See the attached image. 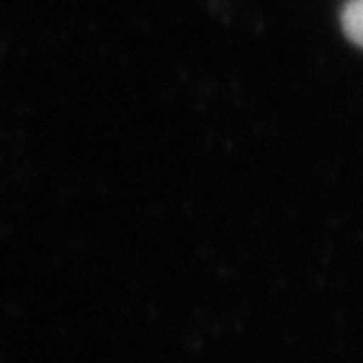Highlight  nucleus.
<instances>
[{
    "mask_svg": "<svg viewBox=\"0 0 363 363\" xmlns=\"http://www.w3.org/2000/svg\"><path fill=\"white\" fill-rule=\"evenodd\" d=\"M343 30L356 45L363 48V0H351L343 8Z\"/></svg>",
    "mask_w": 363,
    "mask_h": 363,
    "instance_id": "1",
    "label": "nucleus"
}]
</instances>
